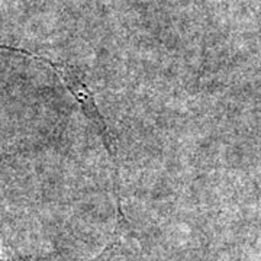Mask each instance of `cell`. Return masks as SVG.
Returning a JSON list of instances; mask_svg holds the SVG:
<instances>
[{"instance_id":"1","label":"cell","mask_w":261,"mask_h":261,"mask_svg":"<svg viewBox=\"0 0 261 261\" xmlns=\"http://www.w3.org/2000/svg\"><path fill=\"white\" fill-rule=\"evenodd\" d=\"M125 222V218H119L118 219V226H116V237L113 238L111 244L103 250L96 258H90L89 261H105L109 255H112L113 250L118 247V243H119V232H121L122 224ZM0 261H51V260H45V258H41V260H35V258H28V257H20V255H16L13 250L8 247L5 241L2 240L0 241Z\"/></svg>"}]
</instances>
